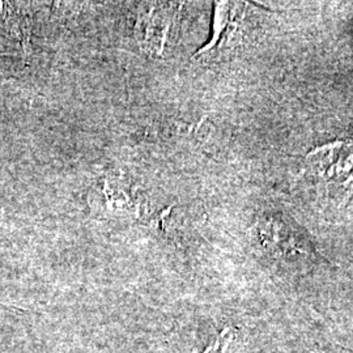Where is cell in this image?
Here are the masks:
<instances>
[{
    "mask_svg": "<svg viewBox=\"0 0 353 353\" xmlns=\"http://www.w3.org/2000/svg\"><path fill=\"white\" fill-rule=\"evenodd\" d=\"M303 170L322 202L347 205L353 198V139L318 145L306 154Z\"/></svg>",
    "mask_w": 353,
    "mask_h": 353,
    "instance_id": "obj_1",
    "label": "cell"
},
{
    "mask_svg": "<svg viewBox=\"0 0 353 353\" xmlns=\"http://www.w3.org/2000/svg\"><path fill=\"white\" fill-rule=\"evenodd\" d=\"M176 21V7L173 4H152V7L140 11L135 28L140 46L150 55L163 57L173 36Z\"/></svg>",
    "mask_w": 353,
    "mask_h": 353,
    "instance_id": "obj_2",
    "label": "cell"
}]
</instances>
